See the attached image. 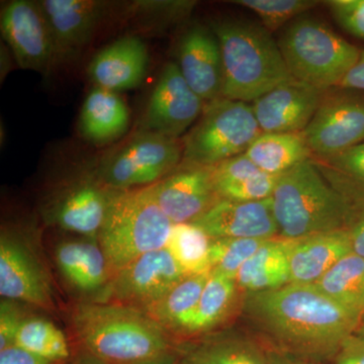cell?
<instances>
[{
	"label": "cell",
	"instance_id": "30bf717a",
	"mask_svg": "<svg viewBox=\"0 0 364 364\" xmlns=\"http://www.w3.org/2000/svg\"><path fill=\"white\" fill-rule=\"evenodd\" d=\"M323 95L301 136L318 159L338 155L364 142V95L341 90Z\"/></svg>",
	"mask_w": 364,
	"mask_h": 364
},
{
	"label": "cell",
	"instance_id": "7dc6e473",
	"mask_svg": "<svg viewBox=\"0 0 364 364\" xmlns=\"http://www.w3.org/2000/svg\"><path fill=\"white\" fill-rule=\"evenodd\" d=\"M141 364H179V363L178 358L174 354V352H172V353L166 354V355L161 356V358H155L153 360Z\"/></svg>",
	"mask_w": 364,
	"mask_h": 364
},
{
	"label": "cell",
	"instance_id": "ee69618b",
	"mask_svg": "<svg viewBox=\"0 0 364 364\" xmlns=\"http://www.w3.org/2000/svg\"><path fill=\"white\" fill-rule=\"evenodd\" d=\"M1 62H0V78H1V82L4 81V79L6 77L9 72L11 70V67H13L14 62V55L13 53L11 52L9 48L7 47L6 45L1 44ZM16 62V60H14Z\"/></svg>",
	"mask_w": 364,
	"mask_h": 364
},
{
	"label": "cell",
	"instance_id": "ba28073f",
	"mask_svg": "<svg viewBox=\"0 0 364 364\" xmlns=\"http://www.w3.org/2000/svg\"><path fill=\"white\" fill-rule=\"evenodd\" d=\"M183 145L179 139L139 131L130 141L100 160L95 174L112 191L147 188L181 166Z\"/></svg>",
	"mask_w": 364,
	"mask_h": 364
},
{
	"label": "cell",
	"instance_id": "8992f818",
	"mask_svg": "<svg viewBox=\"0 0 364 364\" xmlns=\"http://www.w3.org/2000/svg\"><path fill=\"white\" fill-rule=\"evenodd\" d=\"M277 44L291 75L322 92L339 87L361 53L323 21L310 16L291 21Z\"/></svg>",
	"mask_w": 364,
	"mask_h": 364
},
{
	"label": "cell",
	"instance_id": "7402d4cb",
	"mask_svg": "<svg viewBox=\"0 0 364 364\" xmlns=\"http://www.w3.org/2000/svg\"><path fill=\"white\" fill-rule=\"evenodd\" d=\"M352 252L348 229L291 240V284H315L339 260Z\"/></svg>",
	"mask_w": 364,
	"mask_h": 364
},
{
	"label": "cell",
	"instance_id": "9a60e30c",
	"mask_svg": "<svg viewBox=\"0 0 364 364\" xmlns=\"http://www.w3.org/2000/svg\"><path fill=\"white\" fill-rule=\"evenodd\" d=\"M112 193L95 173L79 178L57 193L48 208V220L67 232L97 240Z\"/></svg>",
	"mask_w": 364,
	"mask_h": 364
},
{
	"label": "cell",
	"instance_id": "2e32d148",
	"mask_svg": "<svg viewBox=\"0 0 364 364\" xmlns=\"http://www.w3.org/2000/svg\"><path fill=\"white\" fill-rule=\"evenodd\" d=\"M40 4L51 26L58 64L90 44L114 6L97 0H41Z\"/></svg>",
	"mask_w": 364,
	"mask_h": 364
},
{
	"label": "cell",
	"instance_id": "e575fe53",
	"mask_svg": "<svg viewBox=\"0 0 364 364\" xmlns=\"http://www.w3.org/2000/svg\"><path fill=\"white\" fill-rule=\"evenodd\" d=\"M280 176L261 172L258 176L244 181L217 186V191L221 200L261 202L272 198Z\"/></svg>",
	"mask_w": 364,
	"mask_h": 364
},
{
	"label": "cell",
	"instance_id": "f6af8a7d",
	"mask_svg": "<svg viewBox=\"0 0 364 364\" xmlns=\"http://www.w3.org/2000/svg\"><path fill=\"white\" fill-rule=\"evenodd\" d=\"M265 355H267L268 364H304L294 356L289 355L287 353L272 351L268 352Z\"/></svg>",
	"mask_w": 364,
	"mask_h": 364
},
{
	"label": "cell",
	"instance_id": "8d00e7d4",
	"mask_svg": "<svg viewBox=\"0 0 364 364\" xmlns=\"http://www.w3.org/2000/svg\"><path fill=\"white\" fill-rule=\"evenodd\" d=\"M325 4L345 32L364 40V0H330Z\"/></svg>",
	"mask_w": 364,
	"mask_h": 364
},
{
	"label": "cell",
	"instance_id": "d4e9b609",
	"mask_svg": "<svg viewBox=\"0 0 364 364\" xmlns=\"http://www.w3.org/2000/svg\"><path fill=\"white\" fill-rule=\"evenodd\" d=\"M208 273L188 275L168 293L142 309L165 330L186 333L207 284Z\"/></svg>",
	"mask_w": 364,
	"mask_h": 364
},
{
	"label": "cell",
	"instance_id": "7bdbcfd3",
	"mask_svg": "<svg viewBox=\"0 0 364 364\" xmlns=\"http://www.w3.org/2000/svg\"><path fill=\"white\" fill-rule=\"evenodd\" d=\"M339 88L364 92V50L360 53L358 63L342 80Z\"/></svg>",
	"mask_w": 364,
	"mask_h": 364
},
{
	"label": "cell",
	"instance_id": "d6a6232c",
	"mask_svg": "<svg viewBox=\"0 0 364 364\" xmlns=\"http://www.w3.org/2000/svg\"><path fill=\"white\" fill-rule=\"evenodd\" d=\"M269 239H213L210 262L213 270L236 279L237 273Z\"/></svg>",
	"mask_w": 364,
	"mask_h": 364
},
{
	"label": "cell",
	"instance_id": "8fae6325",
	"mask_svg": "<svg viewBox=\"0 0 364 364\" xmlns=\"http://www.w3.org/2000/svg\"><path fill=\"white\" fill-rule=\"evenodd\" d=\"M186 277L188 275L166 248L152 251L114 274L97 301H114L142 310L164 296Z\"/></svg>",
	"mask_w": 364,
	"mask_h": 364
},
{
	"label": "cell",
	"instance_id": "44dd1931",
	"mask_svg": "<svg viewBox=\"0 0 364 364\" xmlns=\"http://www.w3.org/2000/svg\"><path fill=\"white\" fill-rule=\"evenodd\" d=\"M55 260L72 289L100 301L112 277L97 240L62 242L55 251Z\"/></svg>",
	"mask_w": 364,
	"mask_h": 364
},
{
	"label": "cell",
	"instance_id": "277c9868",
	"mask_svg": "<svg viewBox=\"0 0 364 364\" xmlns=\"http://www.w3.org/2000/svg\"><path fill=\"white\" fill-rule=\"evenodd\" d=\"M212 30L221 47L222 97L248 104L294 79L279 44L261 23L225 18L214 21Z\"/></svg>",
	"mask_w": 364,
	"mask_h": 364
},
{
	"label": "cell",
	"instance_id": "52a82bcc",
	"mask_svg": "<svg viewBox=\"0 0 364 364\" xmlns=\"http://www.w3.org/2000/svg\"><path fill=\"white\" fill-rule=\"evenodd\" d=\"M261 134L251 105L217 98L205 104L202 116L182 140L181 166L214 168L245 153Z\"/></svg>",
	"mask_w": 364,
	"mask_h": 364
},
{
	"label": "cell",
	"instance_id": "5bb4252c",
	"mask_svg": "<svg viewBox=\"0 0 364 364\" xmlns=\"http://www.w3.org/2000/svg\"><path fill=\"white\" fill-rule=\"evenodd\" d=\"M0 294L43 310L54 308L52 287L44 268L20 237L2 231L0 238Z\"/></svg>",
	"mask_w": 364,
	"mask_h": 364
},
{
	"label": "cell",
	"instance_id": "4dcf8cb0",
	"mask_svg": "<svg viewBox=\"0 0 364 364\" xmlns=\"http://www.w3.org/2000/svg\"><path fill=\"white\" fill-rule=\"evenodd\" d=\"M14 345L56 364L70 358V346L65 334L54 323L40 317L23 318Z\"/></svg>",
	"mask_w": 364,
	"mask_h": 364
},
{
	"label": "cell",
	"instance_id": "cb8c5ba5",
	"mask_svg": "<svg viewBox=\"0 0 364 364\" xmlns=\"http://www.w3.org/2000/svg\"><path fill=\"white\" fill-rule=\"evenodd\" d=\"M291 240L269 239L236 275L239 287L248 293L273 291L291 284L289 248Z\"/></svg>",
	"mask_w": 364,
	"mask_h": 364
},
{
	"label": "cell",
	"instance_id": "ffe728a7",
	"mask_svg": "<svg viewBox=\"0 0 364 364\" xmlns=\"http://www.w3.org/2000/svg\"><path fill=\"white\" fill-rule=\"evenodd\" d=\"M148 63L149 54L145 43L136 36H126L93 57L88 75L97 87L119 93L143 82Z\"/></svg>",
	"mask_w": 364,
	"mask_h": 364
},
{
	"label": "cell",
	"instance_id": "f35d334b",
	"mask_svg": "<svg viewBox=\"0 0 364 364\" xmlns=\"http://www.w3.org/2000/svg\"><path fill=\"white\" fill-rule=\"evenodd\" d=\"M25 318L18 301L2 299L0 305V350L14 346L16 334Z\"/></svg>",
	"mask_w": 364,
	"mask_h": 364
},
{
	"label": "cell",
	"instance_id": "1f68e13d",
	"mask_svg": "<svg viewBox=\"0 0 364 364\" xmlns=\"http://www.w3.org/2000/svg\"><path fill=\"white\" fill-rule=\"evenodd\" d=\"M212 238L191 223L173 225L166 249L186 275L212 272Z\"/></svg>",
	"mask_w": 364,
	"mask_h": 364
},
{
	"label": "cell",
	"instance_id": "bcb514c9",
	"mask_svg": "<svg viewBox=\"0 0 364 364\" xmlns=\"http://www.w3.org/2000/svg\"><path fill=\"white\" fill-rule=\"evenodd\" d=\"M64 364H107L102 363V361L98 360L97 358H93L90 354L85 353L80 354L77 358L73 359V360L69 361Z\"/></svg>",
	"mask_w": 364,
	"mask_h": 364
},
{
	"label": "cell",
	"instance_id": "7c38bea8",
	"mask_svg": "<svg viewBox=\"0 0 364 364\" xmlns=\"http://www.w3.org/2000/svg\"><path fill=\"white\" fill-rule=\"evenodd\" d=\"M207 102L189 87L178 66H164L141 119V132L179 139L202 116Z\"/></svg>",
	"mask_w": 364,
	"mask_h": 364
},
{
	"label": "cell",
	"instance_id": "ac0fdd59",
	"mask_svg": "<svg viewBox=\"0 0 364 364\" xmlns=\"http://www.w3.org/2000/svg\"><path fill=\"white\" fill-rule=\"evenodd\" d=\"M177 66L184 80L205 102L222 97L224 68L219 40L212 28L191 26L182 36Z\"/></svg>",
	"mask_w": 364,
	"mask_h": 364
},
{
	"label": "cell",
	"instance_id": "603a6c76",
	"mask_svg": "<svg viewBox=\"0 0 364 364\" xmlns=\"http://www.w3.org/2000/svg\"><path fill=\"white\" fill-rule=\"evenodd\" d=\"M130 112L121 95L104 88L90 90L79 117V131L95 145L112 143L128 130Z\"/></svg>",
	"mask_w": 364,
	"mask_h": 364
},
{
	"label": "cell",
	"instance_id": "74e56055",
	"mask_svg": "<svg viewBox=\"0 0 364 364\" xmlns=\"http://www.w3.org/2000/svg\"><path fill=\"white\" fill-rule=\"evenodd\" d=\"M214 178L215 188L224 184L234 183L250 178L261 173V170L254 164L252 160L245 154L230 158L226 161L215 166Z\"/></svg>",
	"mask_w": 364,
	"mask_h": 364
},
{
	"label": "cell",
	"instance_id": "f546056e",
	"mask_svg": "<svg viewBox=\"0 0 364 364\" xmlns=\"http://www.w3.org/2000/svg\"><path fill=\"white\" fill-rule=\"evenodd\" d=\"M315 163L326 178L346 196L354 207L364 205V142Z\"/></svg>",
	"mask_w": 364,
	"mask_h": 364
},
{
	"label": "cell",
	"instance_id": "4fadbf2b",
	"mask_svg": "<svg viewBox=\"0 0 364 364\" xmlns=\"http://www.w3.org/2000/svg\"><path fill=\"white\" fill-rule=\"evenodd\" d=\"M146 189L173 225L193 223L221 200L214 169L207 167H178Z\"/></svg>",
	"mask_w": 364,
	"mask_h": 364
},
{
	"label": "cell",
	"instance_id": "e0dca14e",
	"mask_svg": "<svg viewBox=\"0 0 364 364\" xmlns=\"http://www.w3.org/2000/svg\"><path fill=\"white\" fill-rule=\"evenodd\" d=\"M324 92L291 79L254 100L252 107L262 133H301L317 112Z\"/></svg>",
	"mask_w": 364,
	"mask_h": 364
},
{
	"label": "cell",
	"instance_id": "3957f363",
	"mask_svg": "<svg viewBox=\"0 0 364 364\" xmlns=\"http://www.w3.org/2000/svg\"><path fill=\"white\" fill-rule=\"evenodd\" d=\"M272 202L280 237L287 240L348 229L356 212L313 159L279 176Z\"/></svg>",
	"mask_w": 364,
	"mask_h": 364
},
{
	"label": "cell",
	"instance_id": "f1b7e54d",
	"mask_svg": "<svg viewBox=\"0 0 364 364\" xmlns=\"http://www.w3.org/2000/svg\"><path fill=\"white\" fill-rule=\"evenodd\" d=\"M238 289L233 277L212 270L186 333L200 334L221 324L236 303Z\"/></svg>",
	"mask_w": 364,
	"mask_h": 364
},
{
	"label": "cell",
	"instance_id": "c3c4849f",
	"mask_svg": "<svg viewBox=\"0 0 364 364\" xmlns=\"http://www.w3.org/2000/svg\"><path fill=\"white\" fill-rule=\"evenodd\" d=\"M355 335L356 336L361 337V338H364V313L363 314V317L360 318V323H359Z\"/></svg>",
	"mask_w": 364,
	"mask_h": 364
},
{
	"label": "cell",
	"instance_id": "ab89813d",
	"mask_svg": "<svg viewBox=\"0 0 364 364\" xmlns=\"http://www.w3.org/2000/svg\"><path fill=\"white\" fill-rule=\"evenodd\" d=\"M335 364H364V338L352 336L336 355Z\"/></svg>",
	"mask_w": 364,
	"mask_h": 364
},
{
	"label": "cell",
	"instance_id": "83f0119b",
	"mask_svg": "<svg viewBox=\"0 0 364 364\" xmlns=\"http://www.w3.org/2000/svg\"><path fill=\"white\" fill-rule=\"evenodd\" d=\"M179 364H268L267 355L238 337L218 335L182 348Z\"/></svg>",
	"mask_w": 364,
	"mask_h": 364
},
{
	"label": "cell",
	"instance_id": "484cf974",
	"mask_svg": "<svg viewBox=\"0 0 364 364\" xmlns=\"http://www.w3.org/2000/svg\"><path fill=\"white\" fill-rule=\"evenodd\" d=\"M245 154L261 171L273 176H280L313 156L301 133H262Z\"/></svg>",
	"mask_w": 364,
	"mask_h": 364
},
{
	"label": "cell",
	"instance_id": "9c48e42d",
	"mask_svg": "<svg viewBox=\"0 0 364 364\" xmlns=\"http://www.w3.org/2000/svg\"><path fill=\"white\" fill-rule=\"evenodd\" d=\"M2 39L23 70L48 76L58 64L56 44L40 1L13 0L0 14Z\"/></svg>",
	"mask_w": 364,
	"mask_h": 364
},
{
	"label": "cell",
	"instance_id": "836d02e7",
	"mask_svg": "<svg viewBox=\"0 0 364 364\" xmlns=\"http://www.w3.org/2000/svg\"><path fill=\"white\" fill-rule=\"evenodd\" d=\"M235 4L257 14L261 25L270 33L301 16L320 4L314 0H236Z\"/></svg>",
	"mask_w": 364,
	"mask_h": 364
},
{
	"label": "cell",
	"instance_id": "d6986e66",
	"mask_svg": "<svg viewBox=\"0 0 364 364\" xmlns=\"http://www.w3.org/2000/svg\"><path fill=\"white\" fill-rule=\"evenodd\" d=\"M191 224L212 239H273L279 234L272 198L249 203L221 200Z\"/></svg>",
	"mask_w": 364,
	"mask_h": 364
},
{
	"label": "cell",
	"instance_id": "5b68a950",
	"mask_svg": "<svg viewBox=\"0 0 364 364\" xmlns=\"http://www.w3.org/2000/svg\"><path fill=\"white\" fill-rule=\"evenodd\" d=\"M172 227L146 188L114 191L97 238L112 277L144 254L166 248Z\"/></svg>",
	"mask_w": 364,
	"mask_h": 364
},
{
	"label": "cell",
	"instance_id": "4316f807",
	"mask_svg": "<svg viewBox=\"0 0 364 364\" xmlns=\"http://www.w3.org/2000/svg\"><path fill=\"white\" fill-rule=\"evenodd\" d=\"M315 286L333 301L363 317L364 313V258L354 252L339 260Z\"/></svg>",
	"mask_w": 364,
	"mask_h": 364
},
{
	"label": "cell",
	"instance_id": "b9f144b4",
	"mask_svg": "<svg viewBox=\"0 0 364 364\" xmlns=\"http://www.w3.org/2000/svg\"><path fill=\"white\" fill-rule=\"evenodd\" d=\"M348 231L350 235L352 252L364 258V205L356 208Z\"/></svg>",
	"mask_w": 364,
	"mask_h": 364
},
{
	"label": "cell",
	"instance_id": "d590c367",
	"mask_svg": "<svg viewBox=\"0 0 364 364\" xmlns=\"http://www.w3.org/2000/svg\"><path fill=\"white\" fill-rule=\"evenodd\" d=\"M195 1H135L129 6L128 13L144 18L151 26L176 23L189 16Z\"/></svg>",
	"mask_w": 364,
	"mask_h": 364
},
{
	"label": "cell",
	"instance_id": "6da1fadb",
	"mask_svg": "<svg viewBox=\"0 0 364 364\" xmlns=\"http://www.w3.org/2000/svg\"><path fill=\"white\" fill-rule=\"evenodd\" d=\"M244 305L250 317L282 346L309 358L337 355L360 323V317L315 284H289L248 293Z\"/></svg>",
	"mask_w": 364,
	"mask_h": 364
},
{
	"label": "cell",
	"instance_id": "60d3db41",
	"mask_svg": "<svg viewBox=\"0 0 364 364\" xmlns=\"http://www.w3.org/2000/svg\"><path fill=\"white\" fill-rule=\"evenodd\" d=\"M0 364H56L33 355L20 347L14 346L0 350Z\"/></svg>",
	"mask_w": 364,
	"mask_h": 364
},
{
	"label": "cell",
	"instance_id": "7a4b0ae2",
	"mask_svg": "<svg viewBox=\"0 0 364 364\" xmlns=\"http://www.w3.org/2000/svg\"><path fill=\"white\" fill-rule=\"evenodd\" d=\"M72 325L86 353L107 364H141L173 352L166 330L135 306L80 304Z\"/></svg>",
	"mask_w": 364,
	"mask_h": 364
}]
</instances>
